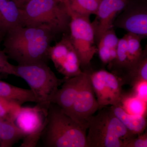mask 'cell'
Listing matches in <instances>:
<instances>
[{
  "instance_id": "cell-11",
  "label": "cell",
  "mask_w": 147,
  "mask_h": 147,
  "mask_svg": "<svg viewBox=\"0 0 147 147\" xmlns=\"http://www.w3.org/2000/svg\"><path fill=\"white\" fill-rule=\"evenodd\" d=\"M130 0L115 19L113 27L142 37L147 36V7L146 1Z\"/></svg>"
},
{
  "instance_id": "cell-2",
  "label": "cell",
  "mask_w": 147,
  "mask_h": 147,
  "mask_svg": "<svg viewBox=\"0 0 147 147\" xmlns=\"http://www.w3.org/2000/svg\"><path fill=\"white\" fill-rule=\"evenodd\" d=\"M87 130L52 102L40 139L43 147H88Z\"/></svg>"
},
{
  "instance_id": "cell-15",
  "label": "cell",
  "mask_w": 147,
  "mask_h": 147,
  "mask_svg": "<svg viewBox=\"0 0 147 147\" xmlns=\"http://www.w3.org/2000/svg\"><path fill=\"white\" fill-rule=\"evenodd\" d=\"M110 108L123 125L133 134L138 135L146 130L147 123L145 116L129 114L124 110L120 103L111 105Z\"/></svg>"
},
{
  "instance_id": "cell-12",
  "label": "cell",
  "mask_w": 147,
  "mask_h": 147,
  "mask_svg": "<svg viewBox=\"0 0 147 147\" xmlns=\"http://www.w3.org/2000/svg\"><path fill=\"white\" fill-rule=\"evenodd\" d=\"M130 0H102L92 25L95 39L98 42L103 34L114 28L116 16L123 10Z\"/></svg>"
},
{
  "instance_id": "cell-13",
  "label": "cell",
  "mask_w": 147,
  "mask_h": 147,
  "mask_svg": "<svg viewBox=\"0 0 147 147\" xmlns=\"http://www.w3.org/2000/svg\"><path fill=\"white\" fill-rule=\"evenodd\" d=\"M84 74L83 71L79 75L66 79L53 98L52 102L58 105L67 115L75 101Z\"/></svg>"
},
{
  "instance_id": "cell-16",
  "label": "cell",
  "mask_w": 147,
  "mask_h": 147,
  "mask_svg": "<svg viewBox=\"0 0 147 147\" xmlns=\"http://www.w3.org/2000/svg\"><path fill=\"white\" fill-rule=\"evenodd\" d=\"M119 40L112 28L105 32L98 41L97 53L105 64L110 65L115 59Z\"/></svg>"
},
{
  "instance_id": "cell-4",
  "label": "cell",
  "mask_w": 147,
  "mask_h": 147,
  "mask_svg": "<svg viewBox=\"0 0 147 147\" xmlns=\"http://www.w3.org/2000/svg\"><path fill=\"white\" fill-rule=\"evenodd\" d=\"M18 77L28 84L36 99L37 105L48 111L59 87L65 79L57 77L46 63L14 65Z\"/></svg>"
},
{
  "instance_id": "cell-25",
  "label": "cell",
  "mask_w": 147,
  "mask_h": 147,
  "mask_svg": "<svg viewBox=\"0 0 147 147\" xmlns=\"http://www.w3.org/2000/svg\"><path fill=\"white\" fill-rule=\"evenodd\" d=\"M131 94L147 102V81L139 82L132 87Z\"/></svg>"
},
{
  "instance_id": "cell-8",
  "label": "cell",
  "mask_w": 147,
  "mask_h": 147,
  "mask_svg": "<svg viewBox=\"0 0 147 147\" xmlns=\"http://www.w3.org/2000/svg\"><path fill=\"white\" fill-rule=\"evenodd\" d=\"M47 112L37 105L21 107L14 123L26 135L20 147H35L46 123Z\"/></svg>"
},
{
  "instance_id": "cell-27",
  "label": "cell",
  "mask_w": 147,
  "mask_h": 147,
  "mask_svg": "<svg viewBox=\"0 0 147 147\" xmlns=\"http://www.w3.org/2000/svg\"><path fill=\"white\" fill-rule=\"evenodd\" d=\"M20 8L23 9L30 0H13Z\"/></svg>"
},
{
  "instance_id": "cell-22",
  "label": "cell",
  "mask_w": 147,
  "mask_h": 147,
  "mask_svg": "<svg viewBox=\"0 0 147 147\" xmlns=\"http://www.w3.org/2000/svg\"><path fill=\"white\" fill-rule=\"evenodd\" d=\"M125 35L130 64L129 69L127 71L128 72L129 70L138 61L143 54L144 50H142L141 42L143 38L140 36L131 33H127Z\"/></svg>"
},
{
  "instance_id": "cell-19",
  "label": "cell",
  "mask_w": 147,
  "mask_h": 147,
  "mask_svg": "<svg viewBox=\"0 0 147 147\" xmlns=\"http://www.w3.org/2000/svg\"><path fill=\"white\" fill-rule=\"evenodd\" d=\"M147 81V50L143 51L138 61L129 70L123 79L124 85L134 86L139 82Z\"/></svg>"
},
{
  "instance_id": "cell-23",
  "label": "cell",
  "mask_w": 147,
  "mask_h": 147,
  "mask_svg": "<svg viewBox=\"0 0 147 147\" xmlns=\"http://www.w3.org/2000/svg\"><path fill=\"white\" fill-rule=\"evenodd\" d=\"M21 106L0 98V117L14 123Z\"/></svg>"
},
{
  "instance_id": "cell-7",
  "label": "cell",
  "mask_w": 147,
  "mask_h": 147,
  "mask_svg": "<svg viewBox=\"0 0 147 147\" xmlns=\"http://www.w3.org/2000/svg\"><path fill=\"white\" fill-rule=\"evenodd\" d=\"M89 74L99 110L108 105L121 103L124 84L118 76L104 69L90 71Z\"/></svg>"
},
{
  "instance_id": "cell-14",
  "label": "cell",
  "mask_w": 147,
  "mask_h": 147,
  "mask_svg": "<svg viewBox=\"0 0 147 147\" xmlns=\"http://www.w3.org/2000/svg\"><path fill=\"white\" fill-rule=\"evenodd\" d=\"M0 26L5 32L24 26L23 9L13 0H0Z\"/></svg>"
},
{
  "instance_id": "cell-9",
  "label": "cell",
  "mask_w": 147,
  "mask_h": 147,
  "mask_svg": "<svg viewBox=\"0 0 147 147\" xmlns=\"http://www.w3.org/2000/svg\"><path fill=\"white\" fill-rule=\"evenodd\" d=\"M48 55L57 71L63 75L65 79H69L83 72L69 36H64L55 45L50 46Z\"/></svg>"
},
{
  "instance_id": "cell-20",
  "label": "cell",
  "mask_w": 147,
  "mask_h": 147,
  "mask_svg": "<svg viewBox=\"0 0 147 147\" xmlns=\"http://www.w3.org/2000/svg\"><path fill=\"white\" fill-rule=\"evenodd\" d=\"M102 0H67L66 5L72 12L90 16L96 14Z\"/></svg>"
},
{
  "instance_id": "cell-17",
  "label": "cell",
  "mask_w": 147,
  "mask_h": 147,
  "mask_svg": "<svg viewBox=\"0 0 147 147\" xmlns=\"http://www.w3.org/2000/svg\"><path fill=\"white\" fill-rule=\"evenodd\" d=\"M0 98L20 105L28 102H36L31 90L13 86L0 80Z\"/></svg>"
},
{
  "instance_id": "cell-10",
  "label": "cell",
  "mask_w": 147,
  "mask_h": 147,
  "mask_svg": "<svg viewBox=\"0 0 147 147\" xmlns=\"http://www.w3.org/2000/svg\"><path fill=\"white\" fill-rule=\"evenodd\" d=\"M84 71L83 82L68 115L88 129L90 119L99 110V105L91 83L90 71Z\"/></svg>"
},
{
  "instance_id": "cell-26",
  "label": "cell",
  "mask_w": 147,
  "mask_h": 147,
  "mask_svg": "<svg viewBox=\"0 0 147 147\" xmlns=\"http://www.w3.org/2000/svg\"><path fill=\"white\" fill-rule=\"evenodd\" d=\"M147 147V132L138 134L131 139L126 146V147Z\"/></svg>"
},
{
  "instance_id": "cell-28",
  "label": "cell",
  "mask_w": 147,
  "mask_h": 147,
  "mask_svg": "<svg viewBox=\"0 0 147 147\" xmlns=\"http://www.w3.org/2000/svg\"><path fill=\"white\" fill-rule=\"evenodd\" d=\"M6 33L3 30L2 28L0 26V44L1 42L4 39Z\"/></svg>"
},
{
  "instance_id": "cell-29",
  "label": "cell",
  "mask_w": 147,
  "mask_h": 147,
  "mask_svg": "<svg viewBox=\"0 0 147 147\" xmlns=\"http://www.w3.org/2000/svg\"><path fill=\"white\" fill-rule=\"evenodd\" d=\"M56 1L58 2V3H62L65 2L67 0H56Z\"/></svg>"
},
{
  "instance_id": "cell-5",
  "label": "cell",
  "mask_w": 147,
  "mask_h": 147,
  "mask_svg": "<svg viewBox=\"0 0 147 147\" xmlns=\"http://www.w3.org/2000/svg\"><path fill=\"white\" fill-rule=\"evenodd\" d=\"M23 9L24 26L46 27L55 35L69 28L70 16L64 3L30 0Z\"/></svg>"
},
{
  "instance_id": "cell-18",
  "label": "cell",
  "mask_w": 147,
  "mask_h": 147,
  "mask_svg": "<svg viewBox=\"0 0 147 147\" xmlns=\"http://www.w3.org/2000/svg\"><path fill=\"white\" fill-rule=\"evenodd\" d=\"M25 137L14 123L0 117V147H12Z\"/></svg>"
},
{
  "instance_id": "cell-24",
  "label": "cell",
  "mask_w": 147,
  "mask_h": 147,
  "mask_svg": "<svg viewBox=\"0 0 147 147\" xmlns=\"http://www.w3.org/2000/svg\"><path fill=\"white\" fill-rule=\"evenodd\" d=\"M8 58L3 50H0V80L7 77L9 75L18 77L14 65L8 61Z\"/></svg>"
},
{
  "instance_id": "cell-21",
  "label": "cell",
  "mask_w": 147,
  "mask_h": 147,
  "mask_svg": "<svg viewBox=\"0 0 147 147\" xmlns=\"http://www.w3.org/2000/svg\"><path fill=\"white\" fill-rule=\"evenodd\" d=\"M121 105L125 111L131 115L145 116L146 102L132 94H123Z\"/></svg>"
},
{
  "instance_id": "cell-3",
  "label": "cell",
  "mask_w": 147,
  "mask_h": 147,
  "mask_svg": "<svg viewBox=\"0 0 147 147\" xmlns=\"http://www.w3.org/2000/svg\"><path fill=\"white\" fill-rule=\"evenodd\" d=\"M88 129V147H126L137 135L123 125L110 107H104L93 116Z\"/></svg>"
},
{
  "instance_id": "cell-1",
  "label": "cell",
  "mask_w": 147,
  "mask_h": 147,
  "mask_svg": "<svg viewBox=\"0 0 147 147\" xmlns=\"http://www.w3.org/2000/svg\"><path fill=\"white\" fill-rule=\"evenodd\" d=\"M55 35L46 27L20 26L6 34L3 51L18 65L47 63L50 43Z\"/></svg>"
},
{
  "instance_id": "cell-6",
  "label": "cell",
  "mask_w": 147,
  "mask_h": 147,
  "mask_svg": "<svg viewBox=\"0 0 147 147\" xmlns=\"http://www.w3.org/2000/svg\"><path fill=\"white\" fill-rule=\"evenodd\" d=\"M66 6L70 16V40L79 57L81 69L85 68L98 52L94 30L90 16L74 13Z\"/></svg>"
}]
</instances>
